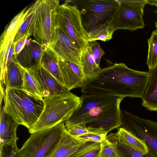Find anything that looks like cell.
I'll list each match as a JSON object with an SVG mask.
<instances>
[{
  "instance_id": "obj_1",
  "label": "cell",
  "mask_w": 157,
  "mask_h": 157,
  "mask_svg": "<svg viewBox=\"0 0 157 157\" xmlns=\"http://www.w3.org/2000/svg\"><path fill=\"white\" fill-rule=\"evenodd\" d=\"M151 71L131 69L124 63H111L81 87L84 94L142 99L149 83Z\"/></svg>"
},
{
  "instance_id": "obj_2",
  "label": "cell",
  "mask_w": 157,
  "mask_h": 157,
  "mask_svg": "<svg viewBox=\"0 0 157 157\" xmlns=\"http://www.w3.org/2000/svg\"><path fill=\"white\" fill-rule=\"evenodd\" d=\"M80 107L65 126L84 124L90 133L106 136L121 126L120 105L123 98L84 94Z\"/></svg>"
},
{
  "instance_id": "obj_3",
  "label": "cell",
  "mask_w": 157,
  "mask_h": 157,
  "mask_svg": "<svg viewBox=\"0 0 157 157\" xmlns=\"http://www.w3.org/2000/svg\"><path fill=\"white\" fill-rule=\"evenodd\" d=\"M3 99L5 112L28 131L36 122L44 108L43 99L23 89L6 88Z\"/></svg>"
},
{
  "instance_id": "obj_4",
  "label": "cell",
  "mask_w": 157,
  "mask_h": 157,
  "mask_svg": "<svg viewBox=\"0 0 157 157\" xmlns=\"http://www.w3.org/2000/svg\"><path fill=\"white\" fill-rule=\"evenodd\" d=\"M43 99V110L36 122L29 130L31 134L69 120L82 102L81 98L73 93L70 95H55Z\"/></svg>"
},
{
  "instance_id": "obj_5",
  "label": "cell",
  "mask_w": 157,
  "mask_h": 157,
  "mask_svg": "<svg viewBox=\"0 0 157 157\" xmlns=\"http://www.w3.org/2000/svg\"><path fill=\"white\" fill-rule=\"evenodd\" d=\"M28 33L45 49L49 48L56 23L58 0H37Z\"/></svg>"
},
{
  "instance_id": "obj_6",
  "label": "cell",
  "mask_w": 157,
  "mask_h": 157,
  "mask_svg": "<svg viewBox=\"0 0 157 157\" xmlns=\"http://www.w3.org/2000/svg\"><path fill=\"white\" fill-rule=\"evenodd\" d=\"M66 130L63 122L31 134L20 149L22 157H48Z\"/></svg>"
},
{
  "instance_id": "obj_7",
  "label": "cell",
  "mask_w": 157,
  "mask_h": 157,
  "mask_svg": "<svg viewBox=\"0 0 157 157\" xmlns=\"http://www.w3.org/2000/svg\"><path fill=\"white\" fill-rule=\"evenodd\" d=\"M80 12L82 23L88 33L98 25L110 21L117 9V0H69Z\"/></svg>"
},
{
  "instance_id": "obj_8",
  "label": "cell",
  "mask_w": 157,
  "mask_h": 157,
  "mask_svg": "<svg viewBox=\"0 0 157 157\" xmlns=\"http://www.w3.org/2000/svg\"><path fill=\"white\" fill-rule=\"evenodd\" d=\"M72 4L67 0L59 5L56 19L67 36L82 52L89 47L88 33L83 25L80 11L75 5Z\"/></svg>"
},
{
  "instance_id": "obj_9",
  "label": "cell",
  "mask_w": 157,
  "mask_h": 157,
  "mask_svg": "<svg viewBox=\"0 0 157 157\" xmlns=\"http://www.w3.org/2000/svg\"><path fill=\"white\" fill-rule=\"evenodd\" d=\"M118 7L109 22L111 31L118 29L131 32L144 28L143 19L146 0H117Z\"/></svg>"
},
{
  "instance_id": "obj_10",
  "label": "cell",
  "mask_w": 157,
  "mask_h": 157,
  "mask_svg": "<svg viewBox=\"0 0 157 157\" xmlns=\"http://www.w3.org/2000/svg\"><path fill=\"white\" fill-rule=\"evenodd\" d=\"M121 127L145 142L149 150L157 156V122L121 110Z\"/></svg>"
},
{
  "instance_id": "obj_11",
  "label": "cell",
  "mask_w": 157,
  "mask_h": 157,
  "mask_svg": "<svg viewBox=\"0 0 157 157\" xmlns=\"http://www.w3.org/2000/svg\"><path fill=\"white\" fill-rule=\"evenodd\" d=\"M49 48L60 58L82 66L81 51L67 36L56 19Z\"/></svg>"
},
{
  "instance_id": "obj_12",
  "label": "cell",
  "mask_w": 157,
  "mask_h": 157,
  "mask_svg": "<svg viewBox=\"0 0 157 157\" xmlns=\"http://www.w3.org/2000/svg\"><path fill=\"white\" fill-rule=\"evenodd\" d=\"M26 70L34 80L43 98L56 95L72 94L40 64L33 68Z\"/></svg>"
},
{
  "instance_id": "obj_13",
  "label": "cell",
  "mask_w": 157,
  "mask_h": 157,
  "mask_svg": "<svg viewBox=\"0 0 157 157\" xmlns=\"http://www.w3.org/2000/svg\"><path fill=\"white\" fill-rule=\"evenodd\" d=\"M58 64L64 86L69 90L81 88L84 85L87 79L82 66L65 61L59 57Z\"/></svg>"
},
{
  "instance_id": "obj_14",
  "label": "cell",
  "mask_w": 157,
  "mask_h": 157,
  "mask_svg": "<svg viewBox=\"0 0 157 157\" xmlns=\"http://www.w3.org/2000/svg\"><path fill=\"white\" fill-rule=\"evenodd\" d=\"M46 49L35 40L31 38L30 43L25 45L21 52L15 57V59L23 67L30 69L40 64Z\"/></svg>"
},
{
  "instance_id": "obj_15",
  "label": "cell",
  "mask_w": 157,
  "mask_h": 157,
  "mask_svg": "<svg viewBox=\"0 0 157 157\" xmlns=\"http://www.w3.org/2000/svg\"><path fill=\"white\" fill-rule=\"evenodd\" d=\"M27 6L16 15L6 25L2 34L0 42V66L4 63L10 43L13 41L16 34L27 13Z\"/></svg>"
},
{
  "instance_id": "obj_16",
  "label": "cell",
  "mask_w": 157,
  "mask_h": 157,
  "mask_svg": "<svg viewBox=\"0 0 157 157\" xmlns=\"http://www.w3.org/2000/svg\"><path fill=\"white\" fill-rule=\"evenodd\" d=\"M87 142L73 136L66 130L56 148L48 157H68Z\"/></svg>"
},
{
  "instance_id": "obj_17",
  "label": "cell",
  "mask_w": 157,
  "mask_h": 157,
  "mask_svg": "<svg viewBox=\"0 0 157 157\" xmlns=\"http://www.w3.org/2000/svg\"><path fill=\"white\" fill-rule=\"evenodd\" d=\"M18 124L5 111L4 106L0 108V144L6 143L18 138L17 130Z\"/></svg>"
},
{
  "instance_id": "obj_18",
  "label": "cell",
  "mask_w": 157,
  "mask_h": 157,
  "mask_svg": "<svg viewBox=\"0 0 157 157\" xmlns=\"http://www.w3.org/2000/svg\"><path fill=\"white\" fill-rule=\"evenodd\" d=\"M5 80L6 88L23 89V71L16 61L14 55L7 66Z\"/></svg>"
},
{
  "instance_id": "obj_19",
  "label": "cell",
  "mask_w": 157,
  "mask_h": 157,
  "mask_svg": "<svg viewBox=\"0 0 157 157\" xmlns=\"http://www.w3.org/2000/svg\"><path fill=\"white\" fill-rule=\"evenodd\" d=\"M151 71L149 83L142 99V105L150 111H157V65Z\"/></svg>"
},
{
  "instance_id": "obj_20",
  "label": "cell",
  "mask_w": 157,
  "mask_h": 157,
  "mask_svg": "<svg viewBox=\"0 0 157 157\" xmlns=\"http://www.w3.org/2000/svg\"><path fill=\"white\" fill-rule=\"evenodd\" d=\"M116 134L118 139L128 146L143 154L148 153L149 150L144 141L130 132L120 127Z\"/></svg>"
},
{
  "instance_id": "obj_21",
  "label": "cell",
  "mask_w": 157,
  "mask_h": 157,
  "mask_svg": "<svg viewBox=\"0 0 157 157\" xmlns=\"http://www.w3.org/2000/svg\"><path fill=\"white\" fill-rule=\"evenodd\" d=\"M40 64L61 84L64 86L58 64V57L49 48L44 52Z\"/></svg>"
},
{
  "instance_id": "obj_22",
  "label": "cell",
  "mask_w": 157,
  "mask_h": 157,
  "mask_svg": "<svg viewBox=\"0 0 157 157\" xmlns=\"http://www.w3.org/2000/svg\"><path fill=\"white\" fill-rule=\"evenodd\" d=\"M106 138L113 144L119 157H157L150 150L147 154H143L128 146L118 139L116 133H110Z\"/></svg>"
},
{
  "instance_id": "obj_23",
  "label": "cell",
  "mask_w": 157,
  "mask_h": 157,
  "mask_svg": "<svg viewBox=\"0 0 157 157\" xmlns=\"http://www.w3.org/2000/svg\"><path fill=\"white\" fill-rule=\"evenodd\" d=\"M81 62L83 72L87 79L95 77L101 68L95 62L89 47L82 52Z\"/></svg>"
},
{
  "instance_id": "obj_24",
  "label": "cell",
  "mask_w": 157,
  "mask_h": 157,
  "mask_svg": "<svg viewBox=\"0 0 157 157\" xmlns=\"http://www.w3.org/2000/svg\"><path fill=\"white\" fill-rule=\"evenodd\" d=\"M114 32L110 27L109 22L108 21L99 25L88 33L89 42L100 40L103 42L110 40Z\"/></svg>"
},
{
  "instance_id": "obj_25",
  "label": "cell",
  "mask_w": 157,
  "mask_h": 157,
  "mask_svg": "<svg viewBox=\"0 0 157 157\" xmlns=\"http://www.w3.org/2000/svg\"><path fill=\"white\" fill-rule=\"evenodd\" d=\"M148 53L146 63L149 71L155 68L157 65V30L153 31L147 40Z\"/></svg>"
},
{
  "instance_id": "obj_26",
  "label": "cell",
  "mask_w": 157,
  "mask_h": 157,
  "mask_svg": "<svg viewBox=\"0 0 157 157\" xmlns=\"http://www.w3.org/2000/svg\"><path fill=\"white\" fill-rule=\"evenodd\" d=\"M36 6L35 2L27 9V13L17 32L13 43L18 40L28 33L30 25L35 13Z\"/></svg>"
},
{
  "instance_id": "obj_27",
  "label": "cell",
  "mask_w": 157,
  "mask_h": 157,
  "mask_svg": "<svg viewBox=\"0 0 157 157\" xmlns=\"http://www.w3.org/2000/svg\"><path fill=\"white\" fill-rule=\"evenodd\" d=\"M21 67L23 72V89L39 98L43 99L33 77L26 69Z\"/></svg>"
},
{
  "instance_id": "obj_28",
  "label": "cell",
  "mask_w": 157,
  "mask_h": 157,
  "mask_svg": "<svg viewBox=\"0 0 157 157\" xmlns=\"http://www.w3.org/2000/svg\"><path fill=\"white\" fill-rule=\"evenodd\" d=\"M16 140L0 144V157H22Z\"/></svg>"
},
{
  "instance_id": "obj_29",
  "label": "cell",
  "mask_w": 157,
  "mask_h": 157,
  "mask_svg": "<svg viewBox=\"0 0 157 157\" xmlns=\"http://www.w3.org/2000/svg\"><path fill=\"white\" fill-rule=\"evenodd\" d=\"M100 144L98 157H119L114 145L106 137Z\"/></svg>"
},
{
  "instance_id": "obj_30",
  "label": "cell",
  "mask_w": 157,
  "mask_h": 157,
  "mask_svg": "<svg viewBox=\"0 0 157 157\" xmlns=\"http://www.w3.org/2000/svg\"><path fill=\"white\" fill-rule=\"evenodd\" d=\"M89 47L96 63L100 66L101 59L105 54L104 51L101 48L100 44L96 41L89 42Z\"/></svg>"
},
{
  "instance_id": "obj_31",
  "label": "cell",
  "mask_w": 157,
  "mask_h": 157,
  "mask_svg": "<svg viewBox=\"0 0 157 157\" xmlns=\"http://www.w3.org/2000/svg\"><path fill=\"white\" fill-rule=\"evenodd\" d=\"M65 127L67 132L75 137L89 133L84 124L74 125Z\"/></svg>"
},
{
  "instance_id": "obj_32",
  "label": "cell",
  "mask_w": 157,
  "mask_h": 157,
  "mask_svg": "<svg viewBox=\"0 0 157 157\" xmlns=\"http://www.w3.org/2000/svg\"><path fill=\"white\" fill-rule=\"evenodd\" d=\"M106 136L104 135H97L89 133L76 138L86 141H91L100 143L105 140Z\"/></svg>"
},
{
  "instance_id": "obj_33",
  "label": "cell",
  "mask_w": 157,
  "mask_h": 157,
  "mask_svg": "<svg viewBox=\"0 0 157 157\" xmlns=\"http://www.w3.org/2000/svg\"><path fill=\"white\" fill-rule=\"evenodd\" d=\"M31 36L29 33L23 36L20 39L14 43H13L14 46V54L15 57H16L24 48L26 40Z\"/></svg>"
},
{
  "instance_id": "obj_34",
  "label": "cell",
  "mask_w": 157,
  "mask_h": 157,
  "mask_svg": "<svg viewBox=\"0 0 157 157\" xmlns=\"http://www.w3.org/2000/svg\"><path fill=\"white\" fill-rule=\"evenodd\" d=\"M100 149V144L80 157H98Z\"/></svg>"
},
{
  "instance_id": "obj_35",
  "label": "cell",
  "mask_w": 157,
  "mask_h": 157,
  "mask_svg": "<svg viewBox=\"0 0 157 157\" xmlns=\"http://www.w3.org/2000/svg\"><path fill=\"white\" fill-rule=\"evenodd\" d=\"M147 4L150 5L155 6L157 5V0H146Z\"/></svg>"
},
{
  "instance_id": "obj_36",
  "label": "cell",
  "mask_w": 157,
  "mask_h": 157,
  "mask_svg": "<svg viewBox=\"0 0 157 157\" xmlns=\"http://www.w3.org/2000/svg\"><path fill=\"white\" fill-rule=\"evenodd\" d=\"M155 25L156 28V30H157V21L155 23Z\"/></svg>"
},
{
  "instance_id": "obj_37",
  "label": "cell",
  "mask_w": 157,
  "mask_h": 157,
  "mask_svg": "<svg viewBox=\"0 0 157 157\" xmlns=\"http://www.w3.org/2000/svg\"><path fill=\"white\" fill-rule=\"evenodd\" d=\"M155 6L157 8V9L155 10H154V11L155 13H157V5H156Z\"/></svg>"
}]
</instances>
